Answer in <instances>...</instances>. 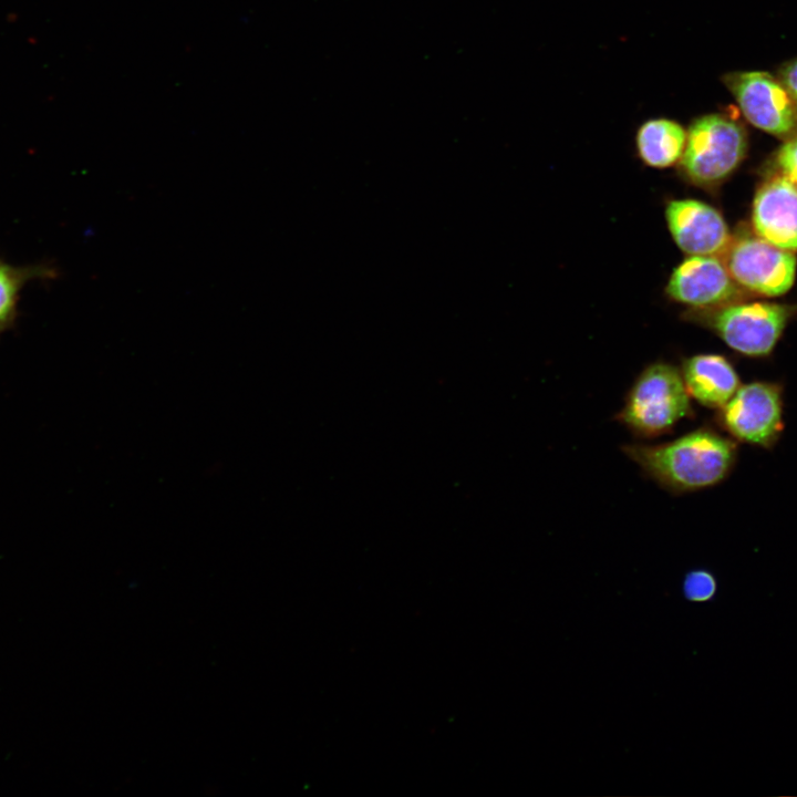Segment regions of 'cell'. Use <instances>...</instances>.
<instances>
[{
    "instance_id": "obj_1",
    "label": "cell",
    "mask_w": 797,
    "mask_h": 797,
    "mask_svg": "<svg viewBox=\"0 0 797 797\" xmlns=\"http://www.w3.org/2000/svg\"><path fill=\"white\" fill-rule=\"evenodd\" d=\"M622 453L642 474L672 495L711 488L733 472L737 442L702 426L662 444H627Z\"/></svg>"
},
{
    "instance_id": "obj_2",
    "label": "cell",
    "mask_w": 797,
    "mask_h": 797,
    "mask_svg": "<svg viewBox=\"0 0 797 797\" xmlns=\"http://www.w3.org/2000/svg\"><path fill=\"white\" fill-rule=\"evenodd\" d=\"M680 368L665 361L645 365L624 396L614 418L633 436L652 439L673 432L694 410Z\"/></svg>"
},
{
    "instance_id": "obj_3",
    "label": "cell",
    "mask_w": 797,
    "mask_h": 797,
    "mask_svg": "<svg viewBox=\"0 0 797 797\" xmlns=\"http://www.w3.org/2000/svg\"><path fill=\"white\" fill-rule=\"evenodd\" d=\"M747 151L745 128L723 114L696 117L686 131L677 167L681 176L698 187H711L728 177Z\"/></svg>"
},
{
    "instance_id": "obj_4",
    "label": "cell",
    "mask_w": 797,
    "mask_h": 797,
    "mask_svg": "<svg viewBox=\"0 0 797 797\" xmlns=\"http://www.w3.org/2000/svg\"><path fill=\"white\" fill-rule=\"evenodd\" d=\"M789 314V308L783 304L751 302L694 310L686 319L713 331L735 352L763 358L775 349Z\"/></svg>"
},
{
    "instance_id": "obj_5",
    "label": "cell",
    "mask_w": 797,
    "mask_h": 797,
    "mask_svg": "<svg viewBox=\"0 0 797 797\" xmlns=\"http://www.w3.org/2000/svg\"><path fill=\"white\" fill-rule=\"evenodd\" d=\"M716 424L737 443L774 447L784 431L783 387L768 381L741 384L716 411Z\"/></svg>"
},
{
    "instance_id": "obj_6",
    "label": "cell",
    "mask_w": 797,
    "mask_h": 797,
    "mask_svg": "<svg viewBox=\"0 0 797 797\" xmlns=\"http://www.w3.org/2000/svg\"><path fill=\"white\" fill-rule=\"evenodd\" d=\"M722 256H725L723 262L733 280L749 291L777 297L787 292L794 283L795 253L758 236L731 240Z\"/></svg>"
},
{
    "instance_id": "obj_7",
    "label": "cell",
    "mask_w": 797,
    "mask_h": 797,
    "mask_svg": "<svg viewBox=\"0 0 797 797\" xmlns=\"http://www.w3.org/2000/svg\"><path fill=\"white\" fill-rule=\"evenodd\" d=\"M722 81L754 126L782 138L797 131V108L783 83L772 74L731 72Z\"/></svg>"
},
{
    "instance_id": "obj_8",
    "label": "cell",
    "mask_w": 797,
    "mask_h": 797,
    "mask_svg": "<svg viewBox=\"0 0 797 797\" xmlns=\"http://www.w3.org/2000/svg\"><path fill=\"white\" fill-rule=\"evenodd\" d=\"M735 281L715 256H689L672 271L665 293L694 309H714L737 296Z\"/></svg>"
},
{
    "instance_id": "obj_9",
    "label": "cell",
    "mask_w": 797,
    "mask_h": 797,
    "mask_svg": "<svg viewBox=\"0 0 797 797\" xmlns=\"http://www.w3.org/2000/svg\"><path fill=\"white\" fill-rule=\"evenodd\" d=\"M665 219L674 242L689 256H722L731 241L723 216L704 201L673 199Z\"/></svg>"
},
{
    "instance_id": "obj_10",
    "label": "cell",
    "mask_w": 797,
    "mask_h": 797,
    "mask_svg": "<svg viewBox=\"0 0 797 797\" xmlns=\"http://www.w3.org/2000/svg\"><path fill=\"white\" fill-rule=\"evenodd\" d=\"M758 237L789 251L797 250V188L783 175L768 179L756 193L752 214Z\"/></svg>"
},
{
    "instance_id": "obj_11",
    "label": "cell",
    "mask_w": 797,
    "mask_h": 797,
    "mask_svg": "<svg viewBox=\"0 0 797 797\" xmlns=\"http://www.w3.org/2000/svg\"><path fill=\"white\" fill-rule=\"evenodd\" d=\"M680 371L690 397L706 408L720 410L741 386L734 365L721 354L684 358Z\"/></svg>"
},
{
    "instance_id": "obj_12",
    "label": "cell",
    "mask_w": 797,
    "mask_h": 797,
    "mask_svg": "<svg viewBox=\"0 0 797 797\" xmlns=\"http://www.w3.org/2000/svg\"><path fill=\"white\" fill-rule=\"evenodd\" d=\"M686 143V130L676 121L658 117L640 125L635 146L642 163L652 168H669L676 165Z\"/></svg>"
},
{
    "instance_id": "obj_13",
    "label": "cell",
    "mask_w": 797,
    "mask_h": 797,
    "mask_svg": "<svg viewBox=\"0 0 797 797\" xmlns=\"http://www.w3.org/2000/svg\"><path fill=\"white\" fill-rule=\"evenodd\" d=\"M54 276L55 271L45 265L13 266L0 259V333L14 324L19 294L24 284Z\"/></svg>"
},
{
    "instance_id": "obj_14",
    "label": "cell",
    "mask_w": 797,
    "mask_h": 797,
    "mask_svg": "<svg viewBox=\"0 0 797 797\" xmlns=\"http://www.w3.org/2000/svg\"><path fill=\"white\" fill-rule=\"evenodd\" d=\"M716 576L706 568H692L682 579L681 592L683 598L692 603H705L715 599L717 593Z\"/></svg>"
},
{
    "instance_id": "obj_15",
    "label": "cell",
    "mask_w": 797,
    "mask_h": 797,
    "mask_svg": "<svg viewBox=\"0 0 797 797\" xmlns=\"http://www.w3.org/2000/svg\"><path fill=\"white\" fill-rule=\"evenodd\" d=\"M775 159L782 175L797 188V135L779 147Z\"/></svg>"
},
{
    "instance_id": "obj_16",
    "label": "cell",
    "mask_w": 797,
    "mask_h": 797,
    "mask_svg": "<svg viewBox=\"0 0 797 797\" xmlns=\"http://www.w3.org/2000/svg\"><path fill=\"white\" fill-rule=\"evenodd\" d=\"M778 75L797 108V59L782 65Z\"/></svg>"
}]
</instances>
